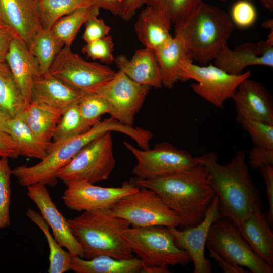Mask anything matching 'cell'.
I'll return each instance as SVG.
<instances>
[{
    "mask_svg": "<svg viewBox=\"0 0 273 273\" xmlns=\"http://www.w3.org/2000/svg\"><path fill=\"white\" fill-rule=\"evenodd\" d=\"M154 0H145V4L148 5L152 2Z\"/></svg>",
    "mask_w": 273,
    "mask_h": 273,
    "instance_id": "obj_53",
    "label": "cell"
},
{
    "mask_svg": "<svg viewBox=\"0 0 273 273\" xmlns=\"http://www.w3.org/2000/svg\"><path fill=\"white\" fill-rule=\"evenodd\" d=\"M77 104L71 106L62 114L54 130L53 142L58 143L79 135L92 127L83 119Z\"/></svg>",
    "mask_w": 273,
    "mask_h": 273,
    "instance_id": "obj_34",
    "label": "cell"
},
{
    "mask_svg": "<svg viewBox=\"0 0 273 273\" xmlns=\"http://www.w3.org/2000/svg\"><path fill=\"white\" fill-rule=\"evenodd\" d=\"M249 1H251L252 0H249Z\"/></svg>",
    "mask_w": 273,
    "mask_h": 273,
    "instance_id": "obj_56",
    "label": "cell"
},
{
    "mask_svg": "<svg viewBox=\"0 0 273 273\" xmlns=\"http://www.w3.org/2000/svg\"><path fill=\"white\" fill-rule=\"evenodd\" d=\"M12 169L8 158L0 157V230L8 228L11 224V177Z\"/></svg>",
    "mask_w": 273,
    "mask_h": 273,
    "instance_id": "obj_36",
    "label": "cell"
},
{
    "mask_svg": "<svg viewBox=\"0 0 273 273\" xmlns=\"http://www.w3.org/2000/svg\"><path fill=\"white\" fill-rule=\"evenodd\" d=\"M77 105L83 119L92 126L100 121L102 115L111 112L107 101L94 92H86Z\"/></svg>",
    "mask_w": 273,
    "mask_h": 273,
    "instance_id": "obj_35",
    "label": "cell"
},
{
    "mask_svg": "<svg viewBox=\"0 0 273 273\" xmlns=\"http://www.w3.org/2000/svg\"><path fill=\"white\" fill-rule=\"evenodd\" d=\"M199 163L205 167L218 197L222 218L238 228L256 210L262 209L259 191L250 175L244 152L238 151L225 165L218 162L214 152L200 156Z\"/></svg>",
    "mask_w": 273,
    "mask_h": 273,
    "instance_id": "obj_1",
    "label": "cell"
},
{
    "mask_svg": "<svg viewBox=\"0 0 273 273\" xmlns=\"http://www.w3.org/2000/svg\"><path fill=\"white\" fill-rule=\"evenodd\" d=\"M150 88L135 82L119 70L112 79L88 92L97 93L107 101L111 118L124 125L133 126L135 116L141 110Z\"/></svg>",
    "mask_w": 273,
    "mask_h": 273,
    "instance_id": "obj_13",
    "label": "cell"
},
{
    "mask_svg": "<svg viewBox=\"0 0 273 273\" xmlns=\"http://www.w3.org/2000/svg\"><path fill=\"white\" fill-rule=\"evenodd\" d=\"M124 236L133 253L146 266L185 265L192 261L189 254L176 245L167 228L130 226Z\"/></svg>",
    "mask_w": 273,
    "mask_h": 273,
    "instance_id": "obj_6",
    "label": "cell"
},
{
    "mask_svg": "<svg viewBox=\"0 0 273 273\" xmlns=\"http://www.w3.org/2000/svg\"><path fill=\"white\" fill-rule=\"evenodd\" d=\"M124 0H91L90 5L109 11L114 15L121 17Z\"/></svg>",
    "mask_w": 273,
    "mask_h": 273,
    "instance_id": "obj_45",
    "label": "cell"
},
{
    "mask_svg": "<svg viewBox=\"0 0 273 273\" xmlns=\"http://www.w3.org/2000/svg\"><path fill=\"white\" fill-rule=\"evenodd\" d=\"M13 38L9 32L0 28V62H6L7 55Z\"/></svg>",
    "mask_w": 273,
    "mask_h": 273,
    "instance_id": "obj_48",
    "label": "cell"
},
{
    "mask_svg": "<svg viewBox=\"0 0 273 273\" xmlns=\"http://www.w3.org/2000/svg\"><path fill=\"white\" fill-rule=\"evenodd\" d=\"M36 1H37V2H38V1H40V0H36Z\"/></svg>",
    "mask_w": 273,
    "mask_h": 273,
    "instance_id": "obj_55",
    "label": "cell"
},
{
    "mask_svg": "<svg viewBox=\"0 0 273 273\" xmlns=\"http://www.w3.org/2000/svg\"><path fill=\"white\" fill-rule=\"evenodd\" d=\"M114 62L119 70L135 82L161 88L162 78L154 52L147 48L137 50L131 59L120 55Z\"/></svg>",
    "mask_w": 273,
    "mask_h": 273,
    "instance_id": "obj_23",
    "label": "cell"
},
{
    "mask_svg": "<svg viewBox=\"0 0 273 273\" xmlns=\"http://www.w3.org/2000/svg\"><path fill=\"white\" fill-rule=\"evenodd\" d=\"M209 256L214 258L218 263L219 266L225 273H247L249 272L244 267L232 264L222 258L212 249L207 248Z\"/></svg>",
    "mask_w": 273,
    "mask_h": 273,
    "instance_id": "obj_46",
    "label": "cell"
},
{
    "mask_svg": "<svg viewBox=\"0 0 273 273\" xmlns=\"http://www.w3.org/2000/svg\"><path fill=\"white\" fill-rule=\"evenodd\" d=\"M254 146L273 149V124L248 120L240 124Z\"/></svg>",
    "mask_w": 273,
    "mask_h": 273,
    "instance_id": "obj_38",
    "label": "cell"
},
{
    "mask_svg": "<svg viewBox=\"0 0 273 273\" xmlns=\"http://www.w3.org/2000/svg\"><path fill=\"white\" fill-rule=\"evenodd\" d=\"M138 188L158 193L181 219V225L194 227L204 219L216 195L210 185L205 167L199 163L187 169L150 180L135 178Z\"/></svg>",
    "mask_w": 273,
    "mask_h": 273,
    "instance_id": "obj_2",
    "label": "cell"
},
{
    "mask_svg": "<svg viewBox=\"0 0 273 273\" xmlns=\"http://www.w3.org/2000/svg\"><path fill=\"white\" fill-rule=\"evenodd\" d=\"M170 270L168 266H144V273H169Z\"/></svg>",
    "mask_w": 273,
    "mask_h": 273,
    "instance_id": "obj_49",
    "label": "cell"
},
{
    "mask_svg": "<svg viewBox=\"0 0 273 273\" xmlns=\"http://www.w3.org/2000/svg\"><path fill=\"white\" fill-rule=\"evenodd\" d=\"M6 62L9 66L28 105L31 102L34 81L40 73L37 59L22 41L13 38Z\"/></svg>",
    "mask_w": 273,
    "mask_h": 273,
    "instance_id": "obj_21",
    "label": "cell"
},
{
    "mask_svg": "<svg viewBox=\"0 0 273 273\" xmlns=\"http://www.w3.org/2000/svg\"><path fill=\"white\" fill-rule=\"evenodd\" d=\"M232 99L238 123L252 120L273 124V99L269 90L260 82L249 77L245 79Z\"/></svg>",
    "mask_w": 273,
    "mask_h": 273,
    "instance_id": "obj_17",
    "label": "cell"
},
{
    "mask_svg": "<svg viewBox=\"0 0 273 273\" xmlns=\"http://www.w3.org/2000/svg\"><path fill=\"white\" fill-rule=\"evenodd\" d=\"M64 46L51 29H42L34 37L28 48L37 59L41 74L49 72L55 58Z\"/></svg>",
    "mask_w": 273,
    "mask_h": 273,
    "instance_id": "obj_32",
    "label": "cell"
},
{
    "mask_svg": "<svg viewBox=\"0 0 273 273\" xmlns=\"http://www.w3.org/2000/svg\"><path fill=\"white\" fill-rule=\"evenodd\" d=\"M215 65L232 75H240L247 67H273V44L266 41L245 42L233 49L225 46L215 58Z\"/></svg>",
    "mask_w": 273,
    "mask_h": 273,
    "instance_id": "obj_19",
    "label": "cell"
},
{
    "mask_svg": "<svg viewBox=\"0 0 273 273\" xmlns=\"http://www.w3.org/2000/svg\"><path fill=\"white\" fill-rule=\"evenodd\" d=\"M222 218L219 199L217 195L214 197L204 219L197 225L178 230L176 228H168L173 236L175 244L186 251L194 263V273H211L212 265L204 254L206 240L212 224Z\"/></svg>",
    "mask_w": 273,
    "mask_h": 273,
    "instance_id": "obj_15",
    "label": "cell"
},
{
    "mask_svg": "<svg viewBox=\"0 0 273 273\" xmlns=\"http://www.w3.org/2000/svg\"><path fill=\"white\" fill-rule=\"evenodd\" d=\"M222 2H226V1H234V0H220Z\"/></svg>",
    "mask_w": 273,
    "mask_h": 273,
    "instance_id": "obj_54",
    "label": "cell"
},
{
    "mask_svg": "<svg viewBox=\"0 0 273 273\" xmlns=\"http://www.w3.org/2000/svg\"><path fill=\"white\" fill-rule=\"evenodd\" d=\"M123 144L137 161L132 173L140 179L164 176L200 163V156L194 157L187 151L179 149L167 142L157 144L153 149H137L126 142Z\"/></svg>",
    "mask_w": 273,
    "mask_h": 273,
    "instance_id": "obj_10",
    "label": "cell"
},
{
    "mask_svg": "<svg viewBox=\"0 0 273 273\" xmlns=\"http://www.w3.org/2000/svg\"><path fill=\"white\" fill-rule=\"evenodd\" d=\"M144 4H145V0H124L121 18L125 21L130 20L136 10Z\"/></svg>",
    "mask_w": 273,
    "mask_h": 273,
    "instance_id": "obj_47",
    "label": "cell"
},
{
    "mask_svg": "<svg viewBox=\"0 0 273 273\" xmlns=\"http://www.w3.org/2000/svg\"><path fill=\"white\" fill-rule=\"evenodd\" d=\"M61 111L48 105L31 102L21 114L31 131L42 142L50 144L62 114Z\"/></svg>",
    "mask_w": 273,
    "mask_h": 273,
    "instance_id": "obj_27",
    "label": "cell"
},
{
    "mask_svg": "<svg viewBox=\"0 0 273 273\" xmlns=\"http://www.w3.org/2000/svg\"><path fill=\"white\" fill-rule=\"evenodd\" d=\"M262 6L269 12L273 11V0H259Z\"/></svg>",
    "mask_w": 273,
    "mask_h": 273,
    "instance_id": "obj_51",
    "label": "cell"
},
{
    "mask_svg": "<svg viewBox=\"0 0 273 273\" xmlns=\"http://www.w3.org/2000/svg\"><path fill=\"white\" fill-rule=\"evenodd\" d=\"M250 75V71L232 75L215 65L200 66L188 60H183L180 65V80H195L196 83L191 85L193 92L221 109L225 101L232 99L240 84Z\"/></svg>",
    "mask_w": 273,
    "mask_h": 273,
    "instance_id": "obj_9",
    "label": "cell"
},
{
    "mask_svg": "<svg viewBox=\"0 0 273 273\" xmlns=\"http://www.w3.org/2000/svg\"><path fill=\"white\" fill-rule=\"evenodd\" d=\"M153 2L158 3L165 10L172 23L175 25L193 15L200 8L203 1L154 0L151 3Z\"/></svg>",
    "mask_w": 273,
    "mask_h": 273,
    "instance_id": "obj_37",
    "label": "cell"
},
{
    "mask_svg": "<svg viewBox=\"0 0 273 273\" xmlns=\"http://www.w3.org/2000/svg\"><path fill=\"white\" fill-rule=\"evenodd\" d=\"M254 252L273 265V234L262 209L256 210L238 228Z\"/></svg>",
    "mask_w": 273,
    "mask_h": 273,
    "instance_id": "obj_24",
    "label": "cell"
},
{
    "mask_svg": "<svg viewBox=\"0 0 273 273\" xmlns=\"http://www.w3.org/2000/svg\"><path fill=\"white\" fill-rule=\"evenodd\" d=\"M230 17L234 26L246 29L255 23L257 13L250 1L239 0L233 5Z\"/></svg>",
    "mask_w": 273,
    "mask_h": 273,
    "instance_id": "obj_39",
    "label": "cell"
},
{
    "mask_svg": "<svg viewBox=\"0 0 273 273\" xmlns=\"http://www.w3.org/2000/svg\"><path fill=\"white\" fill-rule=\"evenodd\" d=\"M114 43L111 36L107 35L96 41L87 43L82 49L83 53L94 60L98 59L110 64L114 61Z\"/></svg>",
    "mask_w": 273,
    "mask_h": 273,
    "instance_id": "obj_40",
    "label": "cell"
},
{
    "mask_svg": "<svg viewBox=\"0 0 273 273\" xmlns=\"http://www.w3.org/2000/svg\"><path fill=\"white\" fill-rule=\"evenodd\" d=\"M29 219L43 233L49 248V273H64L70 270L71 260L73 256L63 249L49 231V225L41 214L29 208L26 213Z\"/></svg>",
    "mask_w": 273,
    "mask_h": 273,
    "instance_id": "obj_30",
    "label": "cell"
},
{
    "mask_svg": "<svg viewBox=\"0 0 273 273\" xmlns=\"http://www.w3.org/2000/svg\"><path fill=\"white\" fill-rule=\"evenodd\" d=\"M91 0H40L39 17L42 29H49L62 17L90 5Z\"/></svg>",
    "mask_w": 273,
    "mask_h": 273,
    "instance_id": "obj_33",
    "label": "cell"
},
{
    "mask_svg": "<svg viewBox=\"0 0 273 273\" xmlns=\"http://www.w3.org/2000/svg\"><path fill=\"white\" fill-rule=\"evenodd\" d=\"M8 133L19 148L20 155L43 159L47 155L49 144L40 141L25 121L21 113L8 120Z\"/></svg>",
    "mask_w": 273,
    "mask_h": 273,
    "instance_id": "obj_28",
    "label": "cell"
},
{
    "mask_svg": "<svg viewBox=\"0 0 273 273\" xmlns=\"http://www.w3.org/2000/svg\"><path fill=\"white\" fill-rule=\"evenodd\" d=\"M171 24L165 10L158 3L153 2L141 11L134 28L140 41L153 51L173 37L170 33Z\"/></svg>",
    "mask_w": 273,
    "mask_h": 273,
    "instance_id": "obj_20",
    "label": "cell"
},
{
    "mask_svg": "<svg viewBox=\"0 0 273 273\" xmlns=\"http://www.w3.org/2000/svg\"><path fill=\"white\" fill-rule=\"evenodd\" d=\"M27 195L36 204L53 236L62 247L73 256L84 258V250L73 235L69 225L53 202L45 185L36 184L27 187Z\"/></svg>",
    "mask_w": 273,
    "mask_h": 273,
    "instance_id": "obj_18",
    "label": "cell"
},
{
    "mask_svg": "<svg viewBox=\"0 0 273 273\" xmlns=\"http://www.w3.org/2000/svg\"><path fill=\"white\" fill-rule=\"evenodd\" d=\"M111 132L96 138L85 146L57 174L66 185L85 181L92 184L107 180L115 166Z\"/></svg>",
    "mask_w": 273,
    "mask_h": 273,
    "instance_id": "obj_7",
    "label": "cell"
},
{
    "mask_svg": "<svg viewBox=\"0 0 273 273\" xmlns=\"http://www.w3.org/2000/svg\"><path fill=\"white\" fill-rule=\"evenodd\" d=\"M117 131L132 136V126L124 125L111 117L99 121L87 131L63 141L52 142L48 147L47 156L38 163L28 166H18L12 169V174L22 186L36 184L54 186L58 172L67 165L87 144L108 131Z\"/></svg>",
    "mask_w": 273,
    "mask_h": 273,
    "instance_id": "obj_5",
    "label": "cell"
},
{
    "mask_svg": "<svg viewBox=\"0 0 273 273\" xmlns=\"http://www.w3.org/2000/svg\"><path fill=\"white\" fill-rule=\"evenodd\" d=\"M145 265L136 257L119 259L108 255L90 259L73 256L70 270L76 273H144Z\"/></svg>",
    "mask_w": 273,
    "mask_h": 273,
    "instance_id": "obj_26",
    "label": "cell"
},
{
    "mask_svg": "<svg viewBox=\"0 0 273 273\" xmlns=\"http://www.w3.org/2000/svg\"><path fill=\"white\" fill-rule=\"evenodd\" d=\"M174 25L175 35L183 39L190 58L203 65L228 45L235 26L222 9L204 2L193 15Z\"/></svg>",
    "mask_w": 273,
    "mask_h": 273,
    "instance_id": "obj_4",
    "label": "cell"
},
{
    "mask_svg": "<svg viewBox=\"0 0 273 273\" xmlns=\"http://www.w3.org/2000/svg\"><path fill=\"white\" fill-rule=\"evenodd\" d=\"M99 13V9L92 5L79 8L59 19L51 30L64 46L71 47L82 25Z\"/></svg>",
    "mask_w": 273,
    "mask_h": 273,
    "instance_id": "obj_31",
    "label": "cell"
},
{
    "mask_svg": "<svg viewBox=\"0 0 273 273\" xmlns=\"http://www.w3.org/2000/svg\"><path fill=\"white\" fill-rule=\"evenodd\" d=\"M20 156L18 147L11 135L0 131V157L15 159Z\"/></svg>",
    "mask_w": 273,
    "mask_h": 273,
    "instance_id": "obj_44",
    "label": "cell"
},
{
    "mask_svg": "<svg viewBox=\"0 0 273 273\" xmlns=\"http://www.w3.org/2000/svg\"><path fill=\"white\" fill-rule=\"evenodd\" d=\"M67 220L84 250V259L104 255L119 259L134 257L124 236L130 225L125 219L115 216L111 209L83 211Z\"/></svg>",
    "mask_w": 273,
    "mask_h": 273,
    "instance_id": "obj_3",
    "label": "cell"
},
{
    "mask_svg": "<svg viewBox=\"0 0 273 273\" xmlns=\"http://www.w3.org/2000/svg\"><path fill=\"white\" fill-rule=\"evenodd\" d=\"M49 73L67 85L88 92L112 79L116 72L109 67L89 62L64 46L55 58Z\"/></svg>",
    "mask_w": 273,
    "mask_h": 273,
    "instance_id": "obj_12",
    "label": "cell"
},
{
    "mask_svg": "<svg viewBox=\"0 0 273 273\" xmlns=\"http://www.w3.org/2000/svg\"><path fill=\"white\" fill-rule=\"evenodd\" d=\"M0 28L29 48L42 29L36 0H0Z\"/></svg>",
    "mask_w": 273,
    "mask_h": 273,
    "instance_id": "obj_16",
    "label": "cell"
},
{
    "mask_svg": "<svg viewBox=\"0 0 273 273\" xmlns=\"http://www.w3.org/2000/svg\"><path fill=\"white\" fill-rule=\"evenodd\" d=\"M262 26L264 28L269 29L270 32H273V19H267L262 23Z\"/></svg>",
    "mask_w": 273,
    "mask_h": 273,
    "instance_id": "obj_52",
    "label": "cell"
},
{
    "mask_svg": "<svg viewBox=\"0 0 273 273\" xmlns=\"http://www.w3.org/2000/svg\"><path fill=\"white\" fill-rule=\"evenodd\" d=\"M110 31V27L102 19L94 17L85 23L82 39L86 43H89L108 35Z\"/></svg>",
    "mask_w": 273,
    "mask_h": 273,
    "instance_id": "obj_41",
    "label": "cell"
},
{
    "mask_svg": "<svg viewBox=\"0 0 273 273\" xmlns=\"http://www.w3.org/2000/svg\"><path fill=\"white\" fill-rule=\"evenodd\" d=\"M249 164L254 169L263 164H273V149L254 146L249 153Z\"/></svg>",
    "mask_w": 273,
    "mask_h": 273,
    "instance_id": "obj_43",
    "label": "cell"
},
{
    "mask_svg": "<svg viewBox=\"0 0 273 273\" xmlns=\"http://www.w3.org/2000/svg\"><path fill=\"white\" fill-rule=\"evenodd\" d=\"M111 210L115 216L125 219L132 227L157 225L170 228L181 224L178 215L150 188H140L122 198Z\"/></svg>",
    "mask_w": 273,
    "mask_h": 273,
    "instance_id": "obj_8",
    "label": "cell"
},
{
    "mask_svg": "<svg viewBox=\"0 0 273 273\" xmlns=\"http://www.w3.org/2000/svg\"><path fill=\"white\" fill-rule=\"evenodd\" d=\"M230 263L247 267L253 273H272L273 268L257 256L230 220L221 218L211 225L206 242Z\"/></svg>",
    "mask_w": 273,
    "mask_h": 273,
    "instance_id": "obj_11",
    "label": "cell"
},
{
    "mask_svg": "<svg viewBox=\"0 0 273 273\" xmlns=\"http://www.w3.org/2000/svg\"><path fill=\"white\" fill-rule=\"evenodd\" d=\"M153 52L161 71L163 86L168 89L172 88L180 80L181 62L184 60L193 61L187 53L183 39L175 35Z\"/></svg>",
    "mask_w": 273,
    "mask_h": 273,
    "instance_id": "obj_25",
    "label": "cell"
},
{
    "mask_svg": "<svg viewBox=\"0 0 273 273\" xmlns=\"http://www.w3.org/2000/svg\"><path fill=\"white\" fill-rule=\"evenodd\" d=\"M27 104L6 62H0V109L8 118L20 114Z\"/></svg>",
    "mask_w": 273,
    "mask_h": 273,
    "instance_id": "obj_29",
    "label": "cell"
},
{
    "mask_svg": "<svg viewBox=\"0 0 273 273\" xmlns=\"http://www.w3.org/2000/svg\"><path fill=\"white\" fill-rule=\"evenodd\" d=\"M66 186L62 200L67 207L77 212L111 209L122 198L139 189L131 181L119 187H103L85 181Z\"/></svg>",
    "mask_w": 273,
    "mask_h": 273,
    "instance_id": "obj_14",
    "label": "cell"
},
{
    "mask_svg": "<svg viewBox=\"0 0 273 273\" xmlns=\"http://www.w3.org/2000/svg\"><path fill=\"white\" fill-rule=\"evenodd\" d=\"M259 170L266 187V191L269 203V209L265 214L266 221L272 228L273 223V164H263Z\"/></svg>",
    "mask_w": 273,
    "mask_h": 273,
    "instance_id": "obj_42",
    "label": "cell"
},
{
    "mask_svg": "<svg viewBox=\"0 0 273 273\" xmlns=\"http://www.w3.org/2000/svg\"><path fill=\"white\" fill-rule=\"evenodd\" d=\"M85 93L67 85L48 72L35 78L31 102L43 103L64 113L77 104Z\"/></svg>",
    "mask_w": 273,
    "mask_h": 273,
    "instance_id": "obj_22",
    "label": "cell"
},
{
    "mask_svg": "<svg viewBox=\"0 0 273 273\" xmlns=\"http://www.w3.org/2000/svg\"><path fill=\"white\" fill-rule=\"evenodd\" d=\"M9 118L0 109V131L8 133V120Z\"/></svg>",
    "mask_w": 273,
    "mask_h": 273,
    "instance_id": "obj_50",
    "label": "cell"
}]
</instances>
